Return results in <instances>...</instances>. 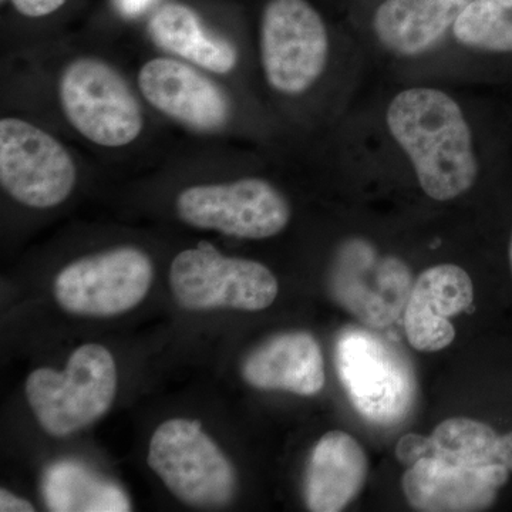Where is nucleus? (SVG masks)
I'll return each instance as SVG.
<instances>
[{
  "instance_id": "1a4fd4ad",
  "label": "nucleus",
  "mask_w": 512,
  "mask_h": 512,
  "mask_svg": "<svg viewBox=\"0 0 512 512\" xmlns=\"http://www.w3.org/2000/svg\"><path fill=\"white\" fill-rule=\"evenodd\" d=\"M76 180V164L55 137L16 117L0 121V184L13 200L37 210L57 207Z\"/></svg>"
},
{
  "instance_id": "a211bd4d",
  "label": "nucleus",
  "mask_w": 512,
  "mask_h": 512,
  "mask_svg": "<svg viewBox=\"0 0 512 512\" xmlns=\"http://www.w3.org/2000/svg\"><path fill=\"white\" fill-rule=\"evenodd\" d=\"M151 40L165 52L217 74H228L237 67L235 46L212 35L200 16L183 3L168 2L151 15L148 22Z\"/></svg>"
},
{
  "instance_id": "20e7f679",
  "label": "nucleus",
  "mask_w": 512,
  "mask_h": 512,
  "mask_svg": "<svg viewBox=\"0 0 512 512\" xmlns=\"http://www.w3.org/2000/svg\"><path fill=\"white\" fill-rule=\"evenodd\" d=\"M147 463L181 503L225 507L237 493V473L200 421L171 419L161 424L148 447Z\"/></svg>"
},
{
  "instance_id": "4468645a",
  "label": "nucleus",
  "mask_w": 512,
  "mask_h": 512,
  "mask_svg": "<svg viewBox=\"0 0 512 512\" xmlns=\"http://www.w3.org/2000/svg\"><path fill=\"white\" fill-rule=\"evenodd\" d=\"M474 302L470 275L457 265L433 266L414 281L403 312L404 332L414 349L439 352L456 339L451 318Z\"/></svg>"
},
{
  "instance_id": "412c9836",
  "label": "nucleus",
  "mask_w": 512,
  "mask_h": 512,
  "mask_svg": "<svg viewBox=\"0 0 512 512\" xmlns=\"http://www.w3.org/2000/svg\"><path fill=\"white\" fill-rule=\"evenodd\" d=\"M461 45L493 53L512 52V0H471L453 26Z\"/></svg>"
},
{
  "instance_id": "aec40b11",
  "label": "nucleus",
  "mask_w": 512,
  "mask_h": 512,
  "mask_svg": "<svg viewBox=\"0 0 512 512\" xmlns=\"http://www.w3.org/2000/svg\"><path fill=\"white\" fill-rule=\"evenodd\" d=\"M42 494L50 511L126 512L131 503L123 488L73 460L50 464L43 474Z\"/></svg>"
},
{
  "instance_id": "4be33fe9",
  "label": "nucleus",
  "mask_w": 512,
  "mask_h": 512,
  "mask_svg": "<svg viewBox=\"0 0 512 512\" xmlns=\"http://www.w3.org/2000/svg\"><path fill=\"white\" fill-rule=\"evenodd\" d=\"M20 15L30 19L46 18L66 5L67 0H10Z\"/></svg>"
},
{
  "instance_id": "f257e3e1",
  "label": "nucleus",
  "mask_w": 512,
  "mask_h": 512,
  "mask_svg": "<svg viewBox=\"0 0 512 512\" xmlns=\"http://www.w3.org/2000/svg\"><path fill=\"white\" fill-rule=\"evenodd\" d=\"M387 126L433 200H454L476 184L470 126L448 94L424 87L404 90L390 103Z\"/></svg>"
},
{
  "instance_id": "393cba45",
  "label": "nucleus",
  "mask_w": 512,
  "mask_h": 512,
  "mask_svg": "<svg viewBox=\"0 0 512 512\" xmlns=\"http://www.w3.org/2000/svg\"><path fill=\"white\" fill-rule=\"evenodd\" d=\"M510 265H511V271H512V235H511V241H510Z\"/></svg>"
},
{
  "instance_id": "9b49d317",
  "label": "nucleus",
  "mask_w": 512,
  "mask_h": 512,
  "mask_svg": "<svg viewBox=\"0 0 512 512\" xmlns=\"http://www.w3.org/2000/svg\"><path fill=\"white\" fill-rule=\"evenodd\" d=\"M413 285L409 266L393 256L377 255L363 241L349 242L340 249L328 275L330 298L376 329L399 319Z\"/></svg>"
},
{
  "instance_id": "2eb2a0df",
  "label": "nucleus",
  "mask_w": 512,
  "mask_h": 512,
  "mask_svg": "<svg viewBox=\"0 0 512 512\" xmlns=\"http://www.w3.org/2000/svg\"><path fill=\"white\" fill-rule=\"evenodd\" d=\"M242 377L259 390L315 396L325 386V362L318 340L302 330L279 333L245 357Z\"/></svg>"
},
{
  "instance_id": "39448f33",
  "label": "nucleus",
  "mask_w": 512,
  "mask_h": 512,
  "mask_svg": "<svg viewBox=\"0 0 512 512\" xmlns=\"http://www.w3.org/2000/svg\"><path fill=\"white\" fill-rule=\"evenodd\" d=\"M170 286L175 301L188 311H264L279 292L271 269L251 259L221 254L205 241L175 256Z\"/></svg>"
},
{
  "instance_id": "b1692460",
  "label": "nucleus",
  "mask_w": 512,
  "mask_h": 512,
  "mask_svg": "<svg viewBox=\"0 0 512 512\" xmlns=\"http://www.w3.org/2000/svg\"><path fill=\"white\" fill-rule=\"evenodd\" d=\"M0 511L2 512H33L35 507L29 501L2 488L0 490Z\"/></svg>"
},
{
  "instance_id": "423d86ee",
  "label": "nucleus",
  "mask_w": 512,
  "mask_h": 512,
  "mask_svg": "<svg viewBox=\"0 0 512 512\" xmlns=\"http://www.w3.org/2000/svg\"><path fill=\"white\" fill-rule=\"evenodd\" d=\"M59 97L74 130L97 146H128L143 131V110L136 94L104 60H73L60 77Z\"/></svg>"
},
{
  "instance_id": "5701e85b",
  "label": "nucleus",
  "mask_w": 512,
  "mask_h": 512,
  "mask_svg": "<svg viewBox=\"0 0 512 512\" xmlns=\"http://www.w3.org/2000/svg\"><path fill=\"white\" fill-rule=\"evenodd\" d=\"M157 0H113L114 8L123 18L134 19L147 12Z\"/></svg>"
},
{
  "instance_id": "0eeeda50",
  "label": "nucleus",
  "mask_w": 512,
  "mask_h": 512,
  "mask_svg": "<svg viewBox=\"0 0 512 512\" xmlns=\"http://www.w3.org/2000/svg\"><path fill=\"white\" fill-rule=\"evenodd\" d=\"M153 281L150 256L138 248L119 247L64 266L56 276L53 295L73 315L109 318L140 305Z\"/></svg>"
},
{
  "instance_id": "f8f14e48",
  "label": "nucleus",
  "mask_w": 512,
  "mask_h": 512,
  "mask_svg": "<svg viewBox=\"0 0 512 512\" xmlns=\"http://www.w3.org/2000/svg\"><path fill=\"white\" fill-rule=\"evenodd\" d=\"M138 87L154 109L195 130H218L229 119L228 99L220 87L180 60H150L138 73Z\"/></svg>"
},
{
  "instance_id": "6ab92c4d",
  "label": "nucleus",
  "mask_w": 512,
  "mask_h": 512,
  "mask_svg": "<svg viewBox=\"0 0 512 512\" xmlns=\"http://www.w3.org/2000/svg\"><path fill=\"white\" fill-rule=\"evenodd\" d=\"M423 457H436L460 467L504 466L512 473V431L495 433L481 421L454 417L443 421L430 437H423Z\"/></svg>"
},
{
  "instance_id": "7ed1b4c3",
  "label": "nucleus",
  "mask_w": 512,
  "mask_h": 512,
  "mask_svg": "<svg viewBox=\"0 0 512 512\" xmlns=\"http://www.w3.org/2000/svg\"><path fill=\"white\" fill-rule=\"evenodd\" d=\"M340 382L363 419L393 426L412 412L416 376L409 360L386 340L365 329L348 328L336 339Z\"/></svg>"
},
{
  "instance_id": "ddd939ff",
  "label": "nucleus",
  "mask_w": 512,
  "mask_h": 512,
  "mask_svg": "<svg viewBox=\"0 0 512 512\" xmlns=\"http://www.w3.org/2000/svg\"><path fill=\"white\" fill-rule=\"evenodd\" d=\"M507 467H460L436 457H421L407 468L403 491L414 510L476 512L488 510L510 480Z\"/></svg>"
},
{
  "instance_id": "9d476101",
  "label": "nucleus",
  "mask_w": 512,
  "mask_h": 512,
  "mask_svg": "<svg viewBox=\"0 0 512 512\" xmlns=\"http://www.w3.org/2000/svg\"><path fill=\"white\" fill-rule=\"evenodd\" d=\"M329 37L306 0H271L262 16L261 57L268 83L278 92L301 94L322 76Z\"/></svg>"
},
{
  "instance_id": "f03ea898",
  "label": "nucleus",
  "mask_w": 512,
  "mask_h": 512,
  "mask_svg": "<svg viewBox=\"0 0 512 512\" xmlns=\"http://www.w3.org/2000/svg\"><path fill=\"white\" fill-rule=\"evenodd\" d=\"M117 366L110 350L97 343L80 346L66 369L40 367L26 380V397L42 429L66 437L92 426L113 406Z\"/></svg>"
},
{
  "instance_id": "f3484780",
  "label": "nucleus",
  "mask_w": 512,
  "mask_h": 512,
  "mask_svg": "<svg viewBox=\"0 0 512 512\" xmlns=\"http://www.w3.org/2000/svg\"><path fill=\"white\" fill-rule=\"evenodd\" d=\"M471 0H386L373 28L380 42L400 56L426 53L454 26Z\"/></svg>"
},
{
  "instance_id": "6e6552de",
  "label": "nucleus",
  "mask_w": 512,
  "mask_h": 512,
  "mask_svg": "<svg viewBox=\"0 0 512 512\" xmlns=\"http://www.w3.org/2000/svg\"><path fill=\"white\" fill-rule=\"evenodd\" d=\"M175 208L180 220L191 227L244 239L275 237L292 215L285 195L261 178L185 188Z\"/></svg>"
},
{
  "instance_id": "dca6fc26",
  "label": "nucleus",
  "mask_w": 512,
  "mask_h": 512,
  "mask_svg": "<svg viewBox=\"0 0 512 512\" xmlns=\"http://www.w3.org/2000/svg\"><path fill=\"white\" fill-rule=\"evenodd\" d=\"M369 474L363 447L345 431L333 430L313 447L305 476L303 498L313 512H339L359 495Z\"/></svg>"
}]
</instances>
